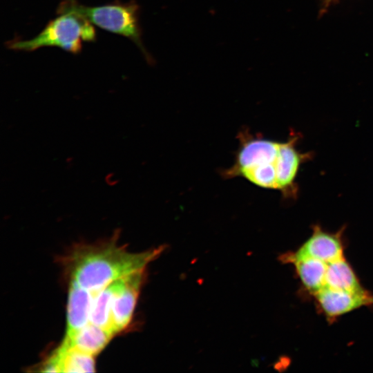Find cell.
Segmentation results:
<instances>
[{
	"label": "cell",
	"instance_id": "cell-1",
	"mask_svg": "<svg viewBox=\"0 0 373 373\" xmlns=\"http://www.w3.org/2000/svg\"><path fill=\"white\" fill-rule=\"evenodd\" d=\"M238 148L231 166L222 169L224 179L242 178L260 188L278 191L286 199L298 196L296 178L302 164L312 157L296 148L298 134L285 142L254 135L248 129L238 134Z\"/></svg>",
	"mask_w": 373,
	"mask_h": 373
},
{
	"label": "cell",
	"instance_id": "cell-2",
	"mask_svg": "<svg viewBox=\"0 0 373 373\" xmlns=\"http://www.w3.org/2000/svg\"><path fill=\"white\" fill-rule=\"evenodd\" d=\"M113 238L95 244L78 245L66 256L65 265L70 282L97 293L111 283L138 271L163 251L162 247L131 253Z\"/></svg>",
	"mask_w": 373,
	"mask_h": 373
},
{
	"label": "cell",
	"instance_id": "cell-3",
	"mask_svg": "<svg viewBox=\"0 0 373 373\" xmlns=\"http://www.w3.org/2000/svg\"><path fill=\"white\" fill-rule=\"evenodd\" d=\"M58 16L50 21L42 31L32 39H14L7 47L31 52L42 47H59L73 54L79 53L83 41L95 40V30L84 17L70 10L57 12Z\"/></svg>",
	"mask_w": 373,
	"mask_h": 373
},
{
	"label": "cell",
	"instance_id": "cell-4",
	"mask_svg": "<svg viewBox=\"0 0 373 373\" xmlns=\"http://www.w3.org/2000/svg\"><path fill=\"white\" fill-rule=\"evenodd\" d=\"M65 10L73 11L104 30L128 38L140 48L148 63L153 61L142 44L137 3L114 2L90 7L81 5L77 0H63L57 12Z\"/></svg>",
	"mask_w": 373,
	"mask_h": 373
},
{
	"label": "cell",
	"instance_id": "cell-5",
	"mask_svg": "<svg viewBox=\"0 0 373 373\" xmlns=\"http://www.w3.org/2000/svg\"><path fill=\"white\" fill-rule=\"evenodd\" d=\"M313 296L320 312L330 320L373 304V295L365 289L347 291L323 287Z\"/></svg>",
	"mask_w": 373,
	"mask_h": 373
},
{
	"label": "cell",
	"instance_id": "cell-6",
	"mask_svg": "<svg viewBox=\"0 0 373 373\" xmlns=\"http://www.w3.org/2000/svg\"><path fill=\"white\" fill-rule=\"evenodd\" d=\"M344 229L328 232L319 225H314L312 235L294 254L320 260L327 264L344 257L343 233Z\"/></svg>",
	"mask_w": 373,
	"mask_h": 373
},
{
	"label": "cell",
	"instance_id": "cell-7",
	"mask_svg": "<svg viewBox=\"0 0 373 373\" xmlns=\"http://www.w3.org/2000/svg\"><path fill=\"white\" fill-rule=\"evenodd\" d=\"M144 276V270L128 275L124 286L113 299L111 320L115 334L125 329L132 319Z\"/></svg>",
	"mask_w": 373,
	"mask_h": 373
},
{
	"label": "cell",
	"instance_id": "cell-8",
	"mask_svg": "<svg viewBox=\"0 0 373 373\" xmlns=\"http://www.w3.org/2000/svg\"><path fill=\"white\" fill-rule=\"evenodd\" d=\"M98 293V292H97ZM74 283L70 284L67 303V325L64 339L69 340L90 322V315L95 296Z\"/></svg>",
	"mask_w": 373,
	"mask_h": 373
},
{
	"label": "cell",
	"instance_id": "cell-9",
	"mask_svg": "<svg viewBox=\"0 0 373 373\" xmlns=\"http://www.w3.org/2000/svg\"><path fill=\"white\" fill-rule=\"evenodd\" d=\"M280 258L283 262L294 266L304 289L311 295L314 296L324 287L327 263L316 258L299 256L293 252H287Z\"/></svg>",
	"mask_w": 373,
	"mask_h": 373
},
{
	"label": "cell",
	"instance_id": "cell-10",
	"mask_svg": "<svg viewBox=\"0 0 373 373\" xmlns=\"http://www.w3.org/2000/svg\"><path fill=\"white\" fill-rule=\"evenodd\" d=\"M113 335L109 330L90 322L72 338L64 339L61 344L95 356L105 347Z\"/></svg>",
	"mask_w": 373,
	"mask_h": 373
},
{
	"label": "cell",
	"instance_id": "cell-11",
	"mask_svg": "<svg viewBox=\"0 0 373 373\" xmlns=\"http://www.w3.org/2000/svg\"><path fill=\"white\" fill-rule=\"evenodd\" d=\"M127 276L118 279L100 290L94 297L90 323L109 330L113 334L111 311L113 299L124 286Z\"/></svg>",
	"mask_w": 373,
	"mask_h": 373
},
{
	"label": "cell",
	"instance_id": "cell-12",
	"mask_svg": "<svg viewBox=\"0 0 373 373\" xmlns=\"http://www.w3.org/2000/svg\"><path fill=\"white\" fill-rule=\"evenodd\" d=\"M323 287L347 291L364 289L353 268L344 257L327 264Z\"/></svg>",
	"mask_w": 373,
	"mask_h": 373
},
{
	"label": "cell",
	"instance_id": "cell-13",
	"mask_svg": "<svg viewBox=\"0 0 373 373\" xmlns=\"http://www.w3.org/2000/svg\"><path fill=\"white\" fill-rule=\"evenodd\" d=\"M57 356L61 372H93L94 356L73 347L61 344L54 352Z\"/></svg>",
	"mask_w": 373,
	"mask_h": 373
},
{
	"label": "cell",
	"instance_id": "cell-14",
	"mask_svg": "<svg viewBox=\"0 0 373 373\" xmlns=\"http://www.w3.org/2000/svg\"><path fill=\"white\" fill-rule=\"evenodd\" d=\"M331 0H327V3H329Z\"/></svg>",
	"mask_w": 373,
	"mask_h": 373
}]
</instances>
